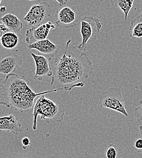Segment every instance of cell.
Returning a JSON list of instances; mask_svg holds the SVG:
<instances>
[{
	"label": "cell",
	"mask_w": 142,
	"mask_h": 158,
	"mask_svg": "<svg viewBox=\"0 0 142 158\" xmlns=\"http://www.w3.org/2000/svg\"><path fill=\"white\" fill-rule=\"evenodd\" d=\"M27 1H30V2H35V4H37V3H40L43 0H27Z\"/></svg>",
	"instance_id": "obj_24"
},
{
	"label": "cell",
	"mask_w": 142,
	"mask_h": 158,
	"mask_svg": "<svg viewBox=\"0 0 142 158\" xmlns=\"http://www.w3.org/2000/svg\"><path fill=\"white\" fill-rule=\"evenodd\" d=\"M71 43V40H69L64 53L55 60L51 81L54 89L64 88L66 91H71L76 87H84L86 80L93 73V63L86 54L79 53L75 46L68 53Z\"/></svg>",
	"instance_id": "obj_1"
},
{
	"label": "cell",
	"mask_w": 142,
	"mask_h": 158,
	"mask_svg": "<svg viewBox=\"0 0 142 158\" xmlns=\"http://www.w3.org/2000/svg\"><path fill=\"white\" fill-rule=\"evenodd\" d=\"M106 158H117V148L116 145L111 144L107 148L106 152Z\"/></svg>",
	"instance_id": "obj_17"
},
{
	"label": "cell",
	"mask_w": 142,
	"mask_h": 158,
	"mask_svg": "<svg viewBox=\"0 0 142 158\" xmlns=\"http://www.w3.org/2000/svg\"><path fill=\"white\" fill-rule=\"evenodd\" d=\"M35 64V78L42 80L45 76H52L53 74L52 67L50 64L51 58L43 55H37L30 53Z\"/></svg>",
	"instance_id": "obj_9"
},
{
	"label": "cell",
	"mask_w": 142,
	"mask_h": 158,
	"mask_svg": "<svg viewBox=\"0 0 142 158\" xmlns=\"http://www.w3.org/2000/svg\"><path fill=\"white\" fill-rule=\"evenodd\" d=\"M73 1V0H69V1Z\"/></svg>",
	"instance_id": "obj_26"
},
{
	"label": "cell",
	"mask_w": 142,
	"mask_h": 158,
	"mask_svg": "<svg viewBox=\"0 0 142 158\" xmlns=\"http://www.w3.org/2000/svg\"><path fill=\"white\" fill-rule=\"evenodd\" d=\"M102 27L100 19L88 16L83 18L80 22V33L81 42L77 46L80 51H85L87 49V43L93 36L99 34Z\"/></svg>",
	"instance_id": "obj_5"
},
{
	"label": "cell",
	"mask_w": 142,
	"mask_h": 158,
	"mask_svg": "<svg viewBox=\"0 0 142 158\" xmlns=\"http://www.w3.org/2000/svg\"><path fill=\"white\" fill-rule=\"evenodd\" d=\"M6 7L5 6H2V7H1L0 8V12H5L6 11Z\"/></svg>",
	"instance_id": "obj_23"
},
{
	"label": "cell",
	"mask_w": 142,
	"mask_h": 158,
	"mask_svg": "<svg viewBox=\"0 0 142 158\" xmlns=\"http://www.w3.org/2000/svg\"><path fill=\"white\" fill-rule=\"evenodd\" d=\"M134 148L139 153H142V138L137 139L134 143Z\"/></svg>",
	"instance_id": "obj_19"
},
{
	"label": "cell",
	"mask_w": 142,
	"mask_h": 158,
	"mask_svg": "<svg viewBox=\"0 0 142 158\" xmlns=\"http://www.w3.org/2000/svg\"><path fill=\"white\" fill-rule=\"evenodd\" d=\"M19 43V37L17 34L12 32L6 33L1 38V43L6 49H13L17 47Z\"/></svg>",
	"instance_id": "obj_14"
},
{
	"label": "cell",
	"mask_w": 142,
	"mask_h": 158,
	"mask_svg": "<svg viewBox=\"0 0 142 158\" xmlns=\"http://www.w3.org/2000/svg\"><path fill=\"white\" fill-rule=\"evenodd\" d=\"M1 1H2V0H0V8H1Z\"/></svg>",
	"instance_id": "obj_25"
},
{
	"label": "cell",
	"mask_w": 142,
	"mask_h": 158,
	"mask_svg": "<svg viewBox=\"0 0 142 158\" xmlns=\"http://www.w3.org/2000/svg\"><path fill=\"white\" fill-rule=\"evenodd\" d=\"M129 31L131 38H142V11L138 17L131 21Z\"/></svg>",
	"instance_id": "obj_15"
},
{
	"label": "cell",
	"mask_w": 142,
	"mask_h": 158,
	"mask_svg": "<svg viewBox=\"0 0 142 158\" xmlns=\"http://www.w3.org/2000/svg\"><path fill=\"white\" fill-rule=\"evenodd\" d=\"M22 64V59L20 56L10 53L0 60V74H10L15 72Z\"/></svg>",
	"instance_id": "obj_11"
},
{
	"label": "cell",
	"mask_w": 142,
	"mask_h": 158,
	"mask_svg": "<svg viewBox=\"0 0 142 158\" xmlns=\"http://www.w3.org/2000/svg\"><path fill=\"white\" fill-rule=\"evenodd\" d=\"M112 6L122 10L124 15V20L128 19L129 13L132 8L134 0H110Z\"/></svg>",
	"instance_id": "obj_16"
},
{
	"label": "cell",
	"mask_w": 142,
	"mask_h": 158,
	"mask_svg": "<svg viewBox=\"0 0 142 158\" xmlns=\"http://www.w3.org/2000/svg\"><path fill=\"white\" fill-rule=\"evenodd\" d=\"M7 131L18 135L22 131V125L15 116L10 114L0 117V131Z\"/></svg>",
	"instance_id": "obj_12"
},
{
	"label": "cell",
	"mask_w": 142,
	"mask_h": 158,
	"mask_svg": "<svg viewBox=\"0 0 142 158\" xmlns=\"http://www.w3.org/2000/svg\"></svg>",
	"instance_id": "obj_27"
},
{
	"label": "cell",
	"mask_w": 142,
	"mask_h": 158,
	"mask_svg": "<svg viewBox=\"0 0 142 158\" xmlns=\"http://www.w3.org/2000/svg\"><path fill=\"white\" fill-rule=\"evenodd\" d=\"M56 1L58 2V3L60 7L66 5L67 4V2L69 1V0H56Z\"/></svg>",
	"instance_id": "obj_22"
},
{
	"label": "cell",
	"mask_w": 142,
	"mask_h": 158,
	"mask_svg": "<svg viewBox=\"0 0 142 158\" xmlns=\"http://www.w3.org/2000/svg\"><path fill=\"white\" fill-rule=\"evenodd\" d=\"M55 24L51 21H48L36 27H32L27 30L25 40L27 44H30L39 41L47 39L50 32L55 30Z\"/></svg>",
	"instance_id": "obj_7"
},
{
	"label": "cell",
	"mask_w": 142,
	"mask_h": 158,
	"mask_svg": "<svg viewBox=\"0 0 142 158\" xmlns=\"http://www.w3.org/2000/svg\"><path fill=\"white\" fill-rule=\"evenodd\" d=\"M66 109L62 105H58L50 99L42 95L35 102L32 116L33 120V130L37 128V119L39 116L41 119L46 123H58L63 121L64 118Z\"/></svg>",
	"instance_id": "obj_3"
},
{
	"label": "cell",
	"mask_w": 142,
	"mask_h": 158,
	"mask_svg": "<svg viewBox=\"0 0 142 158\" xmlns=\"http://www.w3.org/2000/svg\"><path fill=\"white\" fill-rule=\"evenodd\" d=\"M21 143H22V148L26 150L30 145L31 141H30V139L29 138L24 137V138L22 139Z\"/></svg>",
	"instance_id": "obj_20"
},
{
	"label": "cell",
	"mask_w": 142,
	"mask_h": 158,
	"mask_svg": "<svg viewBox=\"0 0 142 158\" xmlns=\"http://www.w3.org/2000/svg\"><path fill=\"white\" fill-rule=\"evenodd\" d=\"M55 23L60 29H67L77 25L76 12L70 7H62L55 14Z\"/></svg>",
	"instance_id": "obj_8"
},
{
	"label": "cell",
	"mask_w": 142,
	"mask_h": 158,
	"mask_svg": "<svg viewBox=\"0 0 142 158\" xmlns=\"http://www.w3.org/2000/svg\"><path fill=\"white\" fill-rule=\"evenodd\" d=\"M134 114L139 125H142V100L140 102L139 106L135 108Z\"/></svg>",
	"instance_id": "obj_18"
},
{
	"label": "cell",
	"mask_w": 142,
	"mask_h": 158,
	"mask_svg": "<svg viewBox=\"0 0 142 158\" xmlns=\"http://www.w3.org/2000/svg\"><path fill=\"white\" fill-rule=\"evenodd\" d=\"M10 32L4 24H1L0 23V42L2 37L7 32Z\"/></svg>",
	"instance_id": "obj_21"
},
{
	"label": "cell",
	"mask_w": 142,
	"mask_h": 158,
	"mask_svg": "<svg viewBox=\"0 0 142 158\" xmlns=\"http://www.w3.org/2000/svg\"><path fill=\"white\" fill-rule=\"evenodd\" d=\"M27 48L29 50H37L40 54L50 58L57 56L60 51V46L52 43L49 39L39 41L34 43L27 44Z\"/></svg>",
	"instance_id": "obj_10"
},
{
	"label": "cell",
	"mask_w": 142,
	"mask_h": 158,
	"mask_svg": "<svg viewBox=\"0 0 142 158\" xmlns=\"http://www.w3.org/2000/svg\"><path fill=\"white\" fill-rule=\"evenodd\" d=\"M52 11L48 2L37 3L32 6L23 20L31 27H36L43 24V22L51 16Z\"/></svg>",
	"instance_id": "obj_6"
},
{
	"label": "cell",
	"mask_w": 142,
	"mask_h": 158,
	"mask_svg": "<svg viewBox=\"0 0 142 158\" xmlns=\"http://www.w3.org/2000/svg\"><path fill=\"white\" fill-rule=\"evenodd\" d=\"M99 103L102 108L116 111L126 117L128 116L125 107L124 99L119 88L111 87L102 93L100 97Z\"/></svg>",
	"instance_id": "obj_4"
},
{
	"label": "cell",
	"mask_w": 142,
	"mask_h": 158,
	"mask_svg": "<svg viewBox=\"0 0 142 158\" xmlns=\"http://www.w3.org/2000/svg\"><path fill=\"white\" fill-rule=\"evenodd\" d=\"M59 91L66 90L61 88L37 93L30 88V81L25 76L10 74L5 79H0V105L21 113L28 112L34 108L37 98Z\"/></svg>",
	"instance_id": "obj_2"
},
{
	"label": "cell",
	"mask_w": 142,
	"mask_h": 158,
	"mask_svg": "<svg viewBox=\"0 0 142 158\" xmlns=\"http://www.w3.org/2000/svg\"><path fill=\"white\" fill-rule=\"evenodd\" d=\"M0 20L10 32L17 34H19L23 27V23L15 15L12 14L4 15L2 17L0 18Z\"/></svg>",
	"instance_id": "obj_13"
}]
</instances>
